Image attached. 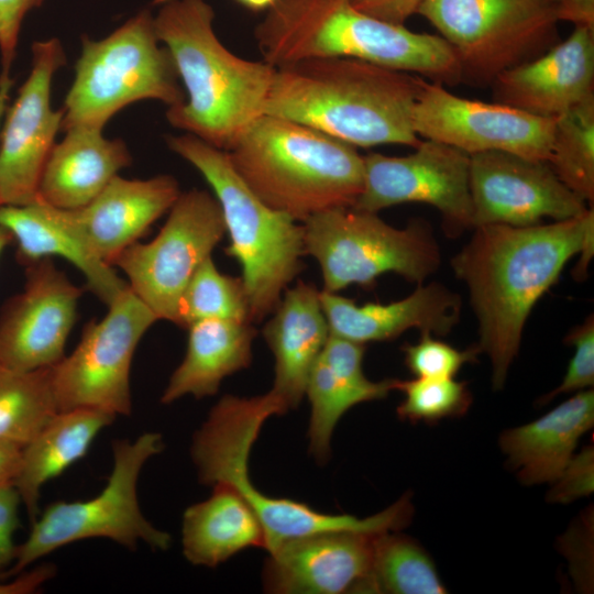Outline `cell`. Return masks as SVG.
Listing matches in <instances>:
<instances>
[{
  "instance_id": "obj_1",
  "label": "cell",
  "mask_w": 594,
  "mask_h": 594,
  "mask_svg": "<svg viewBox=\"0 0 594 594\" xmlns=\"http://www.w3.org/2000/svg\"><path fill=\"white\" fill-rule=\"evenodd\" d=\"M451 258L468 287L479 323V343L492 366V385L502 389L518 354L531 309L557 282L568 261L580 255L573 276L582 280L594 253V210L552 223L473 228Z\"/></svg>"
},
{
  "instance_id": "obj_2",
  "label": "cell",
  "mask_w": 594,
  "mask_h": 594,
  "mask_svg": "<svg viewBox=\"0 0 594 594\" xmlns=\"http://www.w3.org/2000/svg\"><path fill=\"white\" fill-rule=\"evenodd\" d=\"M422 77L369 62L310 58L276 67L264 114L293 120L354 147L421 141L411 122Z\"/></svg>"
},
{
  "instance_id": "obj_3",
  "label": "cell",
  "mask_w": 594,
  "mask_h": 594,
  "mask_svg": "<svg viewBox=\"0 0 594 594\" xmlns=\"http://www.w3.org/2000/svg\"><path fill=\"white\" fill-rule=\"evenodd\" d=\"M213 20L206 0H169L154 15V28L185 89V101L167 108V121L228 152L264 114L276 67L230 52Z\"/></svg>"
},
{
  "instance_id": "obj_4",
  "label": "cell",
  "mask_w": 594,
  "mask_h": 594,
  "mask_svg": "<svg viewBox=\"0 0 594 594\" xmlns=\"http://www.w3.org/2000/svg\"><path fill=\"white\" fill-rule=\"evenodd\" d=\"M254 36L264 61L274 67L344 57L442 85L462 82L458 59L440 35L382 21L350 0H275L255 26Z\"/></svg>"
},
{
  "instance_id": "obj_5",
  "label": "cell",
  "mask_w": 594,
  "mask_h": 594,
  "mask_svg": "<svg viewBox=\"0 0 594 594\" xmlns=\"http://www.w3.org/2000/svg\"><path fill=\"white\" fill-rule=\"evenodd\" d=\"M246 186L297 222L353 206L364 185L356 148L302 123L262 114L228 151Z\"/></svg>"
},
{
  "instance_id": "obj_6",
  "label": "cell",
  "mask_w": 594,
  "mask_h": 594,
  "mask_svg": "<svg viewBox=\"0 0 594 594\" xmlns=\"http://www.w3.org/2000/svg\"><path fill=\"white\" fill-rule=\"evenodd\" d=\"M271 409L261 396L224 395L211 408L190 447L199 482L234 488L251 506L265 536L270 553L283 542L326 531L381 534L397 531L413 516V504L404 495L386 509L359 518L349 514H326L305 503L265 495L249 476V457Z\"/></svg>"
},
{
  "instance_id": "obj_7",
  "label": "cell",
  "mask_w": 594,
  "mask_h": 594,
  "mask_svg": "<svg viewBox=\"0 0 594 594\" xmlns=\"http://www.w3.org/2000/svg\"><path fill=\"white\" fill-rule=\"evenodd\" d=\"M166 144L212 188L230 240L224 252L241 266L251 321L263 320L304 267L302 224L266 206L238 175L227 151L189 133L169 135Z\"/></svg>"
},
{
  "instance_id": "obj_8",
  "label": "cell",
  "mask_w": 594,
  "mask_h": 594,
  "mask_svg": "<svg viewBox=\"0 0 594 594\" xmlns=\"http://www.w3.org/2000/svg\"><path fill=\"white\" fill-rule=\"evenodd\" d=\"M142 100H156L167 108L185 101L174 61L156 35L148 10L134 14L106 37H81L61 130H103L116 113Z\"/></svg>"
},
{
  "instance_id": "obj_9",
  "label": "cell",
  "mask_w": 594,
  "mask_h": 594,
  "mask_svg": "<svg viewBox=\"0 0 594 594\" xmlns=\"http://www.w3.org/2000/svg\"><path fill=\"white\" fill-rule=\"evenodd\" d=\"M301 224L305 255L318 262L326 292L338 293L352 284L372 288L385 273L419 285L441 264L432 228L424 219L398 229L376 212L341 206L318 212Z\"/></svg>"
},
{
  "instance_id": "obj_10",
  "label": "cell",
  "mask_w": 594,
  "mask_h": 594,
  "mask_svg": "<svg viewBox=\"0 0 594 594\" xmlns=\"http://www.w3.org/2000/svg\"><path fill=\"white\" fill-rule=\"evenodd\" d=\"M164 449L162 435L141 433L134 440L112 442L113 464L105 487L85 501H57L32 522L10 570L12 575L51 552L76 541L105 538L129 550L140 542L153 550H166L170 535L153 526L143 515L138 482L144 464Z\"/></svg>"
},
{
  "instance_id": "obj_11",
  "label": "cell",
  "mask_w": 594,
  "mask_h": 594,
  "mask_svg": "<svg viewBox=\"0 0 594 594\" xmlns=\"http://www.w3.org/2000/svg\"><path fill=\"white\" fill-rule=\"evenodd\" d=\"M417 13L453 51L462 82L475 86H491L559 42L550 0H425Z\"/></svg>"
},
{
  "instance_id": "obj_12",
  "label": "cell",
  "mask_w": 594,
  "mask_h": 594,
  "mask_svg": "<svg viewBox=\"0 0 594 594\" xmlns=\"http://www.w3.org/2000/svg\"><path fill=\"white\" fill-rule=\"evenodd\" d=\"M156 321L129 286L108 305L102 319L89 321L77 346L51 367L58 411L95 408L116 417L129 416L132 360Z\"/></svg>"
},
{
  "instance_id": "obj_13",
  "label": "cell",
  "mask_w": 594,
  "mask_h": 594,
  "mask_svg": "<svg viewBox=\"0 0 594 594\" xmlns=\"http://www.w3.org/2000/svg\"><path fill=\"white\" fill-rule=\"evenodd\" d=\"M226 234L220 205L207 190L180 193L157 235L128 246L112 262L158 320L177 324L180 297Z\"/></svg>"
},
{
  "instance_id": "obj_14",
  "label": "cell",
  "mask_w": 594,
  "mask_h": 594,
  "mask_svg": "<svg viewBox=\"0 0 594 594\" xmlns=\"http://www.w3.org/2000/svg\"><path fill=\"white\" fill-rule=\"evenodd\" d=\"M405 156H363L364 185L353 207L378 212L392 206L422 202L442 217L449 238L473 229L470 155L451 145L424 140Z\"/></svg>"
},
{
  "instance_id": "obj_15",
  "label": "cell",
  "mask_w": 594,
  "mask_h": 594,
  "mask_svg": "<svg viewBox=\"0 0 594 594\" xmlns=\"http://www.w3.org/2000/svg\"><path fill=\"white\" fill-rule=\"evenodd\" d=\"M415 133L469 155L502 151L548 161L554 119L537 117L499 102L451 94L422 78L413 108Z\"/></svg>"
},
{
  "instance_id": "obj_16",
  "label": "cell",
  "mask_w": 594,
  "mask_h": 594,
  "mask_svg": "<svg viewBox=\"0 0 594 594\" xmlns=\"http://www.w3.org/2000/svg\"><path fill=\"white\" fill-rule=\"evenodd\" d=\"M31 70L0 127V206H23L38 198L46 160L62 128L63 109L52 107V82L67 59L56 37L31 47Z\"/></svg>"
},
{
  "instance_id": "obj_17",
  "label": "cell",
  "mask_w": 594,
  "mask_h": 594,
  "mask_svg": "<svg viewBox=\"0 0 594 594\" xmlns=\"http://www.w3.org/2000/svg\"><path fill=\"white\" fill-rule=\"evenodd\" d=\"M473 228L503 223L526 227L543 218L562 221L588 208L554 174L547 161L487 151L470 155Z\"/></svg>"
},
{
  "instance_id": "obj_18",
  "label": "cell",
  "mask_w": 594,
  "mask_h": 594,
  "mask_svg": "<svg viewBox=\"0 0 594 594\" xmlns=\"http://www.w3.org/2000/svg\"><path fill=\"white\" fill-rule=\"evenodd\" d=\"M23 290L0 310V362L20 371L52 367L65 356L85 288L52 257L25 265Z\"/></svg>"
},
{
  "instance_id": "obj_19",
  "label": "cell",
  "mask_w": 594,
  "mask_h": 594,
  "mask_svg": "<svg viewBox=\"0 0 594 594\" xmlns=\"http://www.w3.org/2000/svg\"><path fill=\"white\" fill-rule=\"evenodd\" d=\"M375 535L326 531L287 540L270 552L263 587L273 594L364 593Z\"/></svg>"
},
{
  "instance_id": "obj_20",
  "label": "cell",
  "mask_w": 594,
  "mask_h": 594,
  "mask_svg": "<svg viewBox=\"0 0 594 594\" xmlns=\"http://www.w3.org/2000/svg\"><path fill=\"white\" fill-rule=\"evenodd\" d=\"M491 86L496 102L550 119L594 97V28L575 24L565 40Z\"/></svg>"
},
{
  "instance_id": "obj_21",
  "label": "cell",
  "mask_w": 594,
  "mask_h": 594,
  "mask_svg": "<svg viewBox=\"0 0 594 594\" xmlns=\"http://www.w3.org/2000/svg\"><path fill=\"white\" fill-rule=\"evenodd\" d=\"M180 193L170 175L147 179L117 175L92 201L78 209H63V216L81 244L112 266L122 251L169 211Z\"/></svg>"
},
{
  "instance_id": "obj_22",
  "label": "cell",
  "mask_w": 594,
  "mask_h": 594,
  "mask_svg": "<svg viewBox=\"0 0 594 594\" xmlns=\"http://www.w3.org/2000/svg\"><path fill=\"white\" fill-rule=\"evenodd\" d=\"M319 296L330 333L362 344L389 341L411 328L447 336L459 323L462 308L460 296L437 282L419 284L409 296L388 304L356 305L322 289Z\"/></svg>"
},
{
  "instance_id": "obj_23",
  "label": "cell",
  "mask_w": 594,
  "mask_h": 594,
  "mask_svg": "<svg viewBox=\"0 0 594 594\" xmlns=\"http://www.w3.org/2000/svg\"><path fill=\"white\" fill-rule=\"evenodd\" d=\"M319 294L314 285L301 280L287 288L262 330L275 359L270 392L286 413L305 396L310 370L330 334Z\"/></svg>"
},
{
  "instance_id": "obj_24",
  "label": "cell",
  "mask_w": 594,
  "mask_h": 594,
  "mask_svg": "<svg viewBox=\"0 0 594 594\" xmlns=\"http://www.w3.org/2000/svg\"><path fill=\"white\" fill-rule=\"evenodd\" d=\"M365 346L345 339H331L314 363L306 385L311 413L309 451L319 462L330 457V442L341 417L353 406L386 397L396 378L370 381L362 367Z\"/></svg>"
},
{
  "instance_id": "obj_25",
  "label": "cell",
  "mask_w": 594,
  "mask_h": 594,
  "mask_svg": "<svg viewBox=\"0 0 594 594\" xmlns=\"http://www.w3.org/2000/svg\"><path fill=\"white\" fill-rule=\"evenodd\" d=\"M101 129L73 127L55 143L44 165L38 198L73 210L92 201L119 172L132 164L127 143Z\"/></svg>"
},
{
  "instance_id": "obj_26",
  "label": "cell",
  "mask_w": 594,
  "mask_h": 594,
  "mask_svg": "<svg viewBox=\"0 0 594 594\" xmlns=\"http://www.w3.org/2000/svg\"><path fill=\"white\" fill-rule=\"evenodd\" d=\"M593 425L594 393L587 388L535 421L504 431L499 446L522 484L552 483Z\"/></svg>"
},
{
  "instance_id": "obj_27",
  "label": "cell",
  "mask_w": 594,
  "mask_h": 594,
  "mask_svg": "<svg viewBox=\"0 0 594 594\" xmlns=\"http://www.w3.org/2000/svg\"><path fill=\"white\" fill-rule=\"evenodd\" d=\"M0 226L16 242L21 264L61 256L82 273L87 287L107 306L129 286L113 266L92 255L73 234L63 209L40 198L23 206H0Z\"/></svg>"
},
{
  "instance_id": "obj_28",
  "label": "cell",
  "mask_w": 594,
  "mask_h": 594,
  "mask_svg": "<svg viewBox=\"0 0 594 594\" xmlns=\"http://www.w3.org/2000/svg\"><path fill=\"white\" fill-rule=\"evenodd\" d=\"M187 330L186 353L161 396L164 405L187 395L197 399L213 396L227 376L252 362L256 336L252 322L208 319L190 324Z\"/></svg>"
},
{
  "instance_id": "obj_29",
  "label": "cell",
  "mask_w": 594,
  "mask_h": 594,
  "mask_svg": "<svg viewBox=\"0 0 594 594\" xmlns=\"http://www.w3.org/2000/svg\"><path fill=\"white\" fill-rule=\"evenodd\" d=\"M114 419V415L95 408L58 411L22 448L13 484L31 524L40 514L38 502L45 483L84 458L97 436Z\"/></svg>"
},
{
  "instance_id": "obj_30",
  "label": "cell",
  "mask_w": 594,
  "mask_h": 594,
  "mask_svg": "<svg viewBox=\"0 0 594 594\" xmlns=\"http://www.w3.org/2000/svg\"><path fill=\"white\" fill-rule=\"evenodd\" d=\"M207 499L183 514L182 548L194 565L215 568L248 548L265 549L263 527L251 506L231 486L213 485Z\"/></svg>"
},
{
  "instance_id": "obj_31",
  "label": "cell",
  "mask_w": 594,
  "mask_h": 594,
  "mask_svg": "<svg viewBox=\"0 0 594 594\" xmlns=\"http://www.w3.org/2000/svg\"><path fill=\"white\" fill-rule=\"evenodd\" d=\"M364 593L443 594L433 561L413 538L397 531L376 534Z\"/></svg>"
},
{
  "instance_id": "obj_32",
  "label": "cell",
  "mask_w": 594,
  "mask_h": 594,
  "mask_svg": "<svg viewBox=\"0 0 594 594\" xmlns=\"http://www.w3.org/2000/svg\"><path fill=\"white\" fill-rule=\"evenodd\" d=\"M56 413L51 367L20 371L0 362V441L24 447Z\"/></svg>"
},
{
  "instance_id": "obj_33",
  "label": "cell",
  "mask_w": 594,
  "mask_h": 594,
  "mask_svg": "<svg viewBox=\"0 0 594 594\" xmlns=\"http://www.w3.org/2000/svg\"><path fill=\"white\" fill-rule=\"evenodd\" d=\"M548 164L585 204L594 201V97L554 118Z\"/></svg>"
},
{
  "instance_id": "obj_34",
  "label": "cell",
  "mask_w": 594,
  "mask_h": 594,
  "mask_svg": "<svg viewBox=\"0 0 594 594\" xmlns=\"http://www.w3.org/2000/svg\"><path fill=\"white\" fill-rule=\"evenodd\" d=\"M208 319L252 322L242 278L222 274L211 256L196 270L180 297L177 326L187 329Z\"/></svg>"
},
{
  "instance_id": "obj_35",
  "label": "cell",
  "mask_w": 594,
  "mask_h": 594,
  "mask_svg": "<svg viewBox=\"0 0 594 594\" xmlns=\"http://www.w3.org/2000/svg\"><path fill=\"white\" fill-rule=\"evenodd\" d=\"M395 389L405 395L396 409L397 416L411 424H433L462 416L472 403L468 383L454 378L396 380Z\"/></svg>"
},
{
  "instance_id": "obj_36",
  "label": "cell",
  "mask_w": 594,
  "mask_h": 594,
  "mask_svg": "<svg viewBox=\"0 0 594 594\" xmlns=\"http://www.w3.org/2000/svg\"><path fill=\"white\" fill-rule=\"evenodd\" d=\"M407 369L416 377L453 378L461 367L476 361L481 353L477 345L459 350L424 332L417 343L402 346Z\"/></svg>"
},
{
  "instance_id": "obj_37",
  "label": "cell",
  "mask_w": 594,
  "mask_h": 594,
  "mask_svg": "<svg viewBox=\"0 0 594 594\" xmlns=\"http://www.w3.org/2000/svg\"><path fill=\"white\" fill-rule=\"evenodd\" d=\"M564 343L574 346L561 384L538 400L544 405L560 394L583 391L594 385V316L590 315L565 337Z\"/></svg>"
},
{
  "instance_id": "obj_38",
  "label": "cell",
  "mask_w": 594,
  "mask_h": 594,
  "mask_svg": "<svg viewBox=\"0 0 594 594\" xmlns=\"http://www.w3.org/2000/svg\"><path fill=\"white\" fill-rule=\"evenodd\" d=\"M594 454L593 448L586 447L573 455L562 473L552 482L548 494L551 503H571L593 493Z\"/></svg>"
},
{
  "instance_id": "obj_39",
  "label": "cell",
  "mask_w": 594,
  "mask_h": 594,
  "mask_svg": "<svg viewBox=\"0 0 594 594\" xmlns=\"http://www.w3.org/2000/svg\"><path fill=\"white\" fill-rule=\"evenodd\" d=\"M43 0H0L1 74L10 75L16 55L18 41L26 14Z\"/></svg>"
},
{
  "instance_id": "obj_40",
  "label": "cell",
  "mask_w": 594,
  "mask_h": 594,
  "mask_svg": "<svg viewBox=\"0 0 594 594\" xmlns=\"http://www.w3.org/2000/svg\"><path fill=\"white\" fill-rule=\"evenodd\" d=\"M20 494L12 482L0 484V571L14 563L18 544L14 534L19 527Z\"/></svg>"
},
{
  "instance_id": "obj_41",
  "label": "cell",
  "mask_w": 594,
  "mask_h": 594,
  "mask_svg": "<svg viewBox=\"0 0 594 594\" xmlns=\"http://www.w3.org/2000/svg\"><path fill=\"white\" fill-rule=\"evenodd\" d=\"M360 11L393 24H404L425 0H350Z\"/></svg>"
},
{
  "instance_id": "obj_42",
  "label": "cell",
  "mask_w": 594,
  "mask_h": 594,
  "mask_svg": "<svg viewBox=\"0 0 594 594\" xmlns=\"http://www.w3.org/2000/svg\"><path fill=\"white\" fill-rule=\"evenodd\" d=\"M56 573V568L52 564H42L35 566L29 572L20 574L9 581L12 574L10 571L0 572V594H30L38 590L44 583L51 580Z\"/></svg>"
},
{
  "instance_id": "obj_43",
  "label": "cell",
  "mask_w": 594,
  "mask_h": 594,
  "mask_svg": "<svg viewBox=\"0 0 594 594\" xmlns=\"http://www.w3.org/2000/svg\"><path fill=\"white\" fill-rule=\"evenodd\" d=\"M560 21L594 28V0H550Z\"/></svg>"
},
{
  "instance_id": "obj_44",
  "label": "cell",
  "mask_w": 594,
  "mask_h": 594,
  "mask_svg": "<svg viewBox=\"0 0 594 594\" xmlns=\"http://www.w3.org/2000/svg\"><path fill=\"white\" fill-rule=\"evenodd\" d=\"M22 448L13 442L0 441V484L13 483L21 464Z\"/></svg>"
},
{
  "instance_id": "obj_45",
  "label": "cell",
  "mask_w": 594,
  "mask_h": 594,
  "mask_svg": "<svg viewBox=\"0 0 594 594\" xmlns=\"http://www.w3.org/2000/svg\"><path fill=\"white\" fill-rule=\"evenodd\" d=\"M13 80L10 75L0 74V127L6 109L8 107L9 94L12 87Z\"/></svg>"
},
{
  "instance_id": "obj_46",
  "label": "cell",
  "mask_w": 594,
  "mask_h": 594,
  "mask_svg": "<svg viewBox=\"0 0 594 594\" xmlns=\"http://www.w3.org/2000/svg\"><path fill=\"white\" fill-rule=\"evenodd\" d=\"M244 7L252 9V10H264L268 9L275 0H237Z\"/></svg>"
},
{
  "instance_id": "obj_47",
  "label": "cell",
  "mask_w": 594,
  "mask_h": 594,
  "mask_svg": "<svg viewBox=\"0 0 594 594\" xmlns=\"http://www.w3.org/2000/svg\"><path fill=\"white\" fill-rule=\"evenodd\" d=\"M12 240L13 238L11 233L7 229L0 226V256L2 252L4 251V249L11 243Z\"/></svg>"
}]
</instances>
